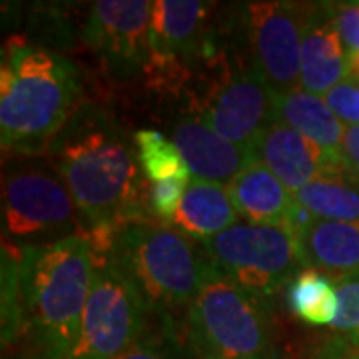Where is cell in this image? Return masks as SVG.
<instances>
[{
	"label": "cell",
	"mask_w": 359,
	"mask_h": 359,
	"mask_svg": "<svg viewBox=\"0 0 359 359\" xmlns=\"http://www.w3.org/2000/svg\"><path fill=\"white\" fill-rule=\"evenodd\" d=\"M46 154L65 180L88 233L150 222L146 218L148 186L136 140L102 108L80 104Z\"/></svg>",
	"instance_id": "obj_1"
},
{
	"label": "cell",
	"mask_w": 359,
	"mask_h": 359,
	"mask_svg": "<svg viewBox=\"0 0 359 359\" xmlns=\"http://www.w3.org/2000/svg\"><path fill=\"white\" fill-rule=\"evenodd\" d=\"M80 78L66 56L22 39L6 42L0 62V144L20 158L48 152L80 108Z\"/></svg>",
	"instance_id": "obj_2"
},
{
	"label": "cell",
	"mask_w": 359,
	"mask_h": 359,
	"mask_svg": "<svg viewBox=\"0 0 359 359\" xmlns=\"http://www.w3.org/2000/svg\"><path fill=\"white\" fill-rule=\"evenodd\" d=\"M88 236L18 250V302L22 335L39 359H70L94 282Z\"/></svg>",
	"instance_id": "obj_3"
},
{
	"label": "cell",
	"mask_w": 359,
	"mask_h": 359,
	"mask_svg": "<svg viewBox=\"0 0 359 359\" xmlns=\"http://www.w3.org/2000/svg\"><path fill=\"white\" fill-rule=\"evenodd\" d=\"M88 238L128 278L154 318L190 308L212 266L192 238L158 222H130L112 231H90Z\"/></svg>",
	"instance_id": "obj_4"
},
{
	"label": "cell",
	"mask_w": 359,
	"mask_h": 359,
	"mask_svg": "<svg viewBox=\"0 0 359 359\" xmlns=\"http://www.w3.org/2000/svg\"><path fill=\"white\" fill-rule=\"evenodd\" d=\"M271 304L210 266L186 309L184 334L198 359H252L271 346Z\"/></svg>",
	"instance_id": "obj_5"
},
{
	"label": "cell",
	"mask_w": 359,
	"mask_h": 359,
	"mask_svg": "<svg viewBox=\"0 0 359 359\" xmlns=\"http://www.w3.org/2000/svg\"><path fill=\"white\" fill-rule=\"evenodd\" d=\"M65 180L52 164L13 160L2 172V233L18 248L86 236Z\"/></svg>",
	"instance_id": "obj_6"
},
{
	"label": "cell",
	"mask_w": 359,
	"mask_h": 359,
	"mask_svg": "<svg viewBox=\"0 0 359 359\" xmlns=\"http://www.w3.org/2000/svg\"><path fill=\"white\" fill-rule=\"evenodd\" d=\"M202 250L219 273L269 304L306 269L297 238L273 226L238 222Z\"/></svg>",
	"instance_id": "obj_7"
},
{
	"label": "cell",
	"mask_w": 359,
	"mask_h": 359,
	"mask_svg": "<svg viewBox=\"0 0 359 359\" xmlns=\"http://www.w3.org/2000/svg\"><path fill=\"white\" fill-rule=\"evenodd\" d=\"M94 282L70 359H116L152 325L144 297L108 257L96 252Z\"/></svg>",
	"instance_id": "obj_8"
},
{
	"label": "cell",
	"mask_w": 359,
	"mask_h": 359,
	"mask_svg": "<svg viewBox=\"0 0 359 359\" xmlns=\"http://www.w3.org/2000/svg\"><path fill=\"white\" fill-rule=\"evenodd\" d=\"M311 4L248 2L238 11V39L256 72L278 96L302 88V42Z\"/></svg>",
	"instance_id": "obj_9"
},
{
	"label": "cell",
	"mask_w": 359,
	"mask_h": 359,
	"mask_svg": "<svg viewBox=\"0 0 359 359\" xmlns=\"http://www.w3.org/2000/svg\"><path fill=\"white\" fill-rule=\"evenodd\" d=\"M152 14L150 0H98L90 6L82 40L116 80L128 82L146 72Z\"/></svg>",
	"instance_id": "obj_10"
},
{
	"label": "cell",
	"mask_w": 359,
	"mask_h": 359,
	"mask_svg": "<svg viewBox=\"0 0 359 359\" xmlns=\"http://www.w3.org/2000/svg\"><path fill=\"white\" fill-rule=\"evenodd\" d=\"M198 118L224 140L254 152L264 132L278 120V94L244 68L205 94Z\"/></svg>",
	"instance_id": "obj_11"
},
{
	"label": "cell",
	"mask_w": 359,
	"mask_h": 359,
	"mask_svg": "<svg viewBox=\"0 0 359 359\" xmlns=\"http://www.w3.org/2000/svg\"><path fill=\"white\" fill-rule=\"evenodd\" d=\"M238 214L250 224L283 228L297 236L311 216L268 168L252 162L228 184Z\"/></svg>",
	"instance_id": "obj_12"
},
{
	"label": "cell",
	"mask_w": 359,
	"mask_h": 359,
	"mask_svg": "<svg viewBox=\"0 0 359 359\" xmlns=\"http://www.w3.org/2000/svg\"><path fill=\"white\" fill-rule=\"evenodd\" d=\"M351 76V52L335 26L334 4H311L302 42V90L323 96Z\"/></svg>",
	"instance_id": "obj_13"
},
{
	"label": "cell",
	"mask_w": 359,
	"mask_h": 359,
	"mask_svg": "<svg viewBox=\"0 0 359 359\" xmlns=\"http://www.w3.org/2000/svg\"><path fill=\"white\" fill-rule=\"evenodd\" d=\"M172 142L194 178L228 186L242 170L256 162V156L231 142L224 140L198 116H182L174 124Z\"/></svg>",
	"instance_id": "obj_14"
},
{
	"label": "cell",
	"mask_w": 359,
	"mask_h": 359,
	"mask_svg": "<svg viewBox=\"0 0 359 359\" xmlns=\"http://www.w3.org/2000/svg\"><path fill=\"white\" fill-rule=\"evenodd\" d=\"M278 120L304 136L320 152L332 174H349L341 152L346 126L321 96L302 88L278 96Z\"/></svg>",
	"instance_id": "obj_15"
},
{
	"label": "cell",
	"mask_w": 359,
	"mask_h": 359,
	"mask_svg": "<svg viewBox=\"0 0 359 359\" xmlns=\"http://www.w3.org/2000/svg\"><path fill=\"white\" fill-rule=\"evenodd\" d=\"M295 238L306 269H316L334 282L359 273V222L311 216Z\"/></svg>",
	"instance_id": "obj_16"
},
{
	"label": "cell",
	"mask_w": 359,
	"mask_h": 359,
	"mask_svg": "<svg viewBox=\"0 0 359 359\" xmlns=\"http://www.w3.org/2000/svg\"><path fill=\"white\" fill-rule=\"evenodd\" d=\"M254 156L294 194L309 182L332 174L320 152L282 120H276L264 132L254 148Z\"/></svg>",
	"instance_id": "obj_17"
},
{
	"label": "cell",
	"mask_w": 359,
	"mask_h": 359,
	"mask_svg": "<svg viewBox=\"0 0 359 359\" xmlns=\"http://www.w3.org/2000/svg\"><path fill=\"white\" fill-rule=\"evenodd\" d=\"M238 218L240 214L231 202L228 186L192 176L174 226L188 238L205 242L236 226Z\"/></svg>",
	"instance_id": "obj_18"
},
{
	"label": "cell",
	"mask_w": 359,
	"mask_h": 359,
	"mask_svg": "<svg viewBox=\"0 0 359 359\" xmlns=\"http://www.w3.org/2000/svg\"><path fill=\"white\" fill-rule=\"evenodd\" d=\"M294 196L313 218L359 222V180L351 174L321 176L299 188Z\"/></svg>",
	"instance_id": "obj_19"
},
{
	"label": "cell",
	"mask_w": 359,
	"mask_h": 359,
	"mask_svg": "<svg viewBox=\"0 0 359 359\" xmlns=\"http://www.w3.org/2000/svg\"><path fill=\"white\" fill-rule=\"evenodd\" d=\"M292 313L311 325H332L339 309L335 283L316 269H304L287 287Z\"/></svg>",
	"instance_id": "obj_20"
},
{
	"label": "cell",
	"mask_w": 359,
	"mask_h": 359,
	"mask_svg": "<svg viewBox=\"0 0 359 359\" xmlns=\"http://www.w3.org/2000/svg\"><path fill=\"white\" fill-rule=\"evenodd\" d=\"M138 162L150 184H158L170 178H192L178 146L154 128L138 130L134 134Z\"/></svg>",
	"instance_id": "obj_21"
},
{
	"label": "cell",
	"mask_w": 359,
	"mask_h": 359,
	"mask_svg": "<svg viewBox=\"0 0 359 359\" xmlns=\"http://www.w3.org/2000/svg\"><path fill=\"white\" fill-rule=\"evenodd\" d=\"M116 359H198L174 318H158L140 339Z\"/></svg>",
	"instance_id": "obj_22"
},
{
	"label": "cell",
	"mask_w": 359,
	"mask_h": 359,
	"mask_svg": "<svg viewBox=\"0 0 359 359\" xmlns=\"http://www.w3.org/2000/svg\"><path fill=\"white\" fill-rule=\"evenodd\" d=\"M334 283L339 309L330 327L347 344L359 347V273L347 276Z\"/></svg>",
	"instance_id": "obj_23"
},
{
	"label": "cell",
	"mask_w": 359,
	"mask_h": 359,
	"mask_svg": "<svg viewBox=\"0 0 359 359\" xmlns=\"http://www.w3.org/2000/svg\"><path fill=\"white\" fill-rule=\"evenodd\" d=\"M190 180L192 178H170L148 186V208L158 224L174 226Z\"/></svg>",
	"instance_id": "obj_24"
},
{
	"label": "cell",
	"mask_w": 359,
	"mask_h": 359,
	"mask_svg": "<svg viewBox=\"0 0 359 359\" xmlns=\"http://www.w3.org/2000/svg\"><path fill=\"white\" fill-rule=\"evenodd\" d=\"M321 98L346 128L359 126V76H347Z\"/></svg>",
	"instance_id": "obj_25"
},
{
	"label": "cell",
	"mask_w": 359,
	"mask_h": 359,
	"mask_svg": "<svg viewBox=\"0 0 359 359\" xmlns=\"http://www.w3.org/2000/svg\"><path fill=\"white\" fill-rule=\"evenodd\" d=\"M335 26L339 36L351 54L359 52V2H344L334 4Z\"/></svg>",
	"instance_id": "obj_26"
},
{
	"label": "cell",
	"mask_w": 359,
	"mask_h": 359,
	"mask_svg": "<svg viewBox=\"0 0 359 359\" xmlns=\"http://www.w3.org/2000/svg\"><path fill=\"white\" fill-rule=\"evenodd\" d=\"M313 359H359V347L347 344L341 337H334L316 351Z\"/></svg>",
	"instance_id": "obj_27"
},
{
	"label": "cell",
	"mask_w": 359,
	"mask_h": 359,
	"mask_svg": "<svg viewBox=\"0 0 359 359\" xmlns=\"http://www.w3.org/2000/svg\"><path fill=\"white\" fill-rule=\"evenodd\" d=\"M344 160L351 176L359 180V126H349L344 134Z\"/></svg>",
	"instance_id": "obj_28"
},
{
	"label": "cell",
	"mask_w": 359,
	"mask_h": 359,
	"mask_svg": "<svg viewBox=\"0 0 359 359\" xmlns=\"http://www.w3.org/2000/svg\"><path fill=\"white\" fill-rule=\"evenodd\" d=\"M252 359H283V355L280 353V349H276V347H269L268 351H264L262 355H257V358Z\"/></svg>",
	"instance_id": "obj_29"
}]
</instances>
